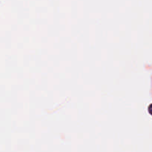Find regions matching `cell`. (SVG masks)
Here are the masks:
<instances>
[{"label": "cell", "instance_id": "1", "mask_svg": "<svg viewBox=\"0 0 152 152\" xmlns=\"http://www.w3.org/2000/svg\"><path fill=\"white\" fill-rule=\"evenodd\" d=\"M148 112H149V114L152 115V104L148 106Z\"/></svg>", "mask_w": 152, "mask_h": 152}]
</instances>
